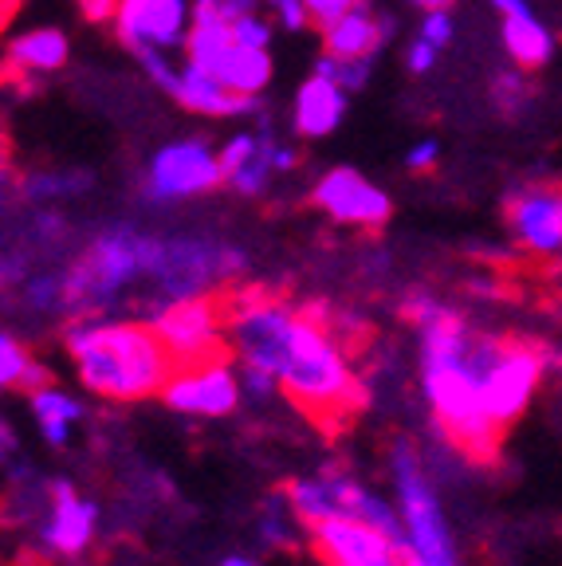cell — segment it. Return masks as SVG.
Returning <instances> with one entry per match:
<instances>
[{
	"mask_svg": "<svg viewBox=\"0 0 562 566\" xmlns=\"http://www.w3.org/2000/svg\"><path fill=\"white\" fill-rule=\"evenodd\" d=\"M229 300V354L237 366H252L280 381L303 413L323 424H343L362 406V381L323 315L291 307L268 295H225Z\"/></svg>",
	"mask_w": 562,
	"mask_h": 566,
	"instance_id": "cell-1",
	"label": "cell"
},
{
	"mask_svg": "<svg viewBox=\"0 0 562 566\" xmlns=\"http://www.w3.org/2000/svg\"><path fill=\"white\" fill-rule=\"evenodd\" d=\"M500 335L476 331L460 311L445 307L417 327V370L437 429L472 460H496L503 433L483 409V366Z\"/></svg>",
	"mask_w": 562,
	"mask_h": 566,
	"instance_id": "cell-2",
	"label": "cell"
},
{
	"mask_svg": "<svg viewBox=\"0 0 562 566\" xmlns=\"http://www.w3.org/2000/svg\"><path fill=\"white\" fill-rule=\"evenodd\" d=\"M60 346L80 386L103 401H118V406L162 398V389L177 374L166 343L154 335L146 318H67Z\"/></svg>",
	"mask_w": 562,
	"mask_h": 566,
	"instance_id": "cell-3",
	"label": "cell"
},
{
	"mask_svg": "<svg viewBox=\"0 0 562 566\" xmlns=\"http://www.w3.org/2000/svg\"><path fill=\"white\" fill-rule=\"evenodd\" d=\"M162 256L158 232L134 229V224H111L80 256L63 268V287H67V318L111 315L118 300L131 292L138 280H149Z\"/></svg>",
	"mask_w": 562,
	"mask_h": 566,
	"instance_id": "cell-4",
	"label": "cell"
},
{
	"mask_svg": "<svg viewBox=\"0 0 562 566\" xmlns=\"http://www.w3.org/2000/svg\"><path fill=\"white\" fill-rule=\"evenodd\" d=\"M389 476H394L397 512L405 520V558L417 566H465L437 484L409 437H397L389 444Z\"/></svg>",
	"mask_w": 562,
	"mask_h": 566,
	"instance_id": "cell-5",
	"label": "cell"
},
{
	"mask_svg": "<svg viewBox=\"0 0 562 566\" xmlns=\"http://www.w3.org/2000/svg\"><path fill=\"white\" fill-rule=\"evenodd\" d=\"M248 256L244 248L229 244L220 237H201V232H181V237H162L158 268L149 275L154 295L149 303H174L212 295L217 287L244 275Z\"/></svg>",
	"mask_w": 562,
	"mask_h": 566,
	"instance_id": "cell-6",
	"label": "cell"
},
{
	"mask_svg": "<svg viewBox=\"0 0 562 566\" xmlns=\"http://www.w3.org/2000/svg\"><path fill=\"white\" fill-rule=\"evenodd\" d=\"M146 323L166 343L177 366H197L225 358L229 350V300L197 295V300L149 303Z\"/></svg>",
	"mask_w": 562,
	"mask_h": 566,
	"instance_id": "cell-7",
	"label": "cell"
},
{
	"mask_svg": "<svg viewBox=\"0 0 562 566\" xmlns=\"http://www.w3.org/2000/svg\"><path fill=\"white\" fill-rule=\"evenodd\" d=\"M547 370H551V358H547L543 346L528 343V338H500L496 343V350L488 354V366H483L480 394L483 409H488L500 433H508L511 424L531 409Z\"/></svg>",
	"mask_w": 562,
	"mask_h": 566,
	"instance_id": "cell-8",
	"label": "cell"
},
{
	"mask_svg": "<svg viewBox=\"0 0 562 566\" xmlns=\"http://www.w3.org/2000/svg\"><path fill=\"white\" fill-rule=\"evenodd\" d=\"M225 186L220 169V146H209L205 138H174L149 154L142 169V201L154 209L181 205L205 197Z\"/></svg>",
	"mask_w": 562,
	"mask_h": 566,
	"instance_id": "cell-9",
	"label": "cell"
},
{
	"mask_svg": "<svg viewBox=\"0 0 562 566\" xmlns=\"http://www.w3.org/2000/svg\"><path fill=\"white\" fill-rule=\"evenodd\" d=\"M299 166V154L283 146L268 123H256L252 130H237L220 142V169L225 186L240 197H264L275 174H291Z\"/></svg>",
	"mask_w": 562,
	"mask_h": 566,
	"instance_id": "cell-10",
	"label": "cell"
},
{
	"mask_svg": "<svg viewBox=\"0 0 562 566\" xmlns=\"http://www.w3.org/2000/svg\"><path fill=\"white\" fill-rule=\"evenodd\" d=\"M111 28L131 55H185L189 32H194V0H123Z\"/></svg>",
	"mask_w": 562,
	"mask_h": 566,
	"instance_id": "cell-11",
	"label": "cell"
},
{
	"mask_svg": "<svg viewBox=\"0 0 562 566\" xmlns=\"http://www.w3.org/2000/svg\"><path fill=\"white\" fill-rule=\"evenodd\" d=\"M311 205H315L323 217H331L334 224H346V229H386L389 217H394V197L366 177L354 166H334L311 189Z\"/></svg>",
	"mask_w": 562,
	"mask_h": 566,
	"instance_id": "cell-12",
	"label": "cell"
},
{
	"mask_svg": "<svg viewBox=\"0 0 562 566\" xmlns=\"http://www.w3.org/2000/svg\"><path fill=\"white\" fill-rule=\"evenodd\" d=\"M166 409L181 417H205V421H220L232 417L244 401V386H240V366L229 358H212V363L197 366H177L169 386L162 389Z\"/></svg>",
	"mask_w": 562,
	"mask_h": 566,
	"instance_id": "cell-13",
	"label": "cell"
},
{
	"mask_svg": "<svg viewBox=\"0 0 562 566\" xmlns=\"http://www.w3.org/2000/svg\"><path fill=\"white\" fill-rule=\"evenodd\" d=\"M98 535V504L80 495L67 480L48 484V507L35 523V551L44 558H80Z\"/></svg>",
	"mask_w": 562,
	"mask_h": 566,
	"instance_id": "cell-14",
	"label": "cell"
},
{
	"mask_svg": "<svg viewBox=\"0 0 562 566\" xmlns=\"http://www.w3.org/2000/svg\"><path fill=\"white\" fill-rule=\"evenodd\" d=\"M311 547L319 551L326 566H405L402 543H394L386 531L358 515H334V520L315 523Z\"/></svg>",
	"mask_w": 562,
	"mask_h": 566,
	"instance_id": "cell-15",
	"label": "cell"
},
{
	"mask_svg": "<svg viewBox=\"0 0 562 566\" xmlns=\"http://www.w3.org/2000/svg\"><path fill=\"white\" fill-rule=\"evenodd\" d=\"M508 232L535 260L562 256V181L528 186L508 197Z\"/></svg>",
	"mask_w": 562,
	"mask_h": 566,
	"instance_id": "cell-16",
	"label": "cell"
},
{
	"mask_svg": "<svg viewBox=\"0 0 562 566\" xmlns=\"http://www.w3.org/2000/svg\"><path fill=\"white\" fill-rule=\"evenodd\" d=\"M394 32H397L394 20L374 12L366 0H362L358 9L343 12L339 20L319 28V35H323V52L339 55V60H378L382 48L394 40Z\"/></svg>",
	"mask_w": 562,
	"mask_h": 566,
	"instance_id": "cell-17",
	"label": "cell"
},
{
	"mask_svg": "<svg viewBox=\"0 0 562 566\" xmlns=\"http://www.w3.org/2000/svg\"><path fill=\"white\" fill-rule=\"evenodd\" d=\"M346 106H351V91L311 71L308 80L295 87V98H291V130L308 142L331 138L343 126Z\"/></svg>",
	"mask_w": 562,
	"mask_h": 566,
	"instance_id": "cell-18",
	"label": "cell"
},
{
	"mask_svg": "<svg viewBox=\"0 0 562 566\" xmlns=\"http://www.w3.org/2000/svg\"><path fill=\"white\" fill-rule=\"evenodd\" d=\"M169 98H174L181 111L201 115V118H248L260 111V98L237 95V91L225 87L212 71L197 67V63H189V60L181 63V75H177V87Z\"/></svg>",
	"mask_w": 562,
	"mask_h": 566,
	"instance_id": "cell-19",
	"label": "cell"
},
{
	"mask_svg": "<svg viewBox=\"0 0 562 566\" xmlns=\"http://www.w3.org/2000/svg\"><path fill=\"white\" fill-rule=\"evenodd\" d=\"M4 60H9V75H20L24 87H35L40 80H48V75L67 67L71 40H67V32L55 24L28 28V32H17L9 40Z\"/></svg>",
	"mask_w": 562,
	"mask_h": 566,
	"instance_id": "cell-20",
	"label": "cell"
},
{
	"mask_svg": "<svg viewBox=\"0 0 562 566\" xmlns=\"http://www.w3.org/2000/svg\"><path fill=\"white\" fill-rule=\"evenodd\" d=\"M500 40H503V52L511 55V63L523 71L547 67L554 60V48H559L554 32L539 20V12L531 9L528 0L500 17Z\"/></svg>",
	"mask_w": 562,
	"mask_h": 566,
	"instance_id": "cell-21",
	"label": "cell"
},
{
	"mask_svg": "<svg viewBox=\"0 0 562 566\" xmlns=\"http://www.w3.org/2000/svg\"><path fill=\"white\" fill-rule=\"evenodd\" d=\"M28 409H32V421L40 429V437L52 449H63L71 441V433H75V424L87 421V406L75 394H67L63 386H55V381L28 394Z\"/></svg>",
	"mask_w": 562,
	"mask_h": 566,
	"instance_id": "cell-22",
	"label": "cell"
},
{
	"mask_svg": "<svg viewBox=\"0 0 562 566\" xmlns=\"http://www.w3.org/2000/svg\"><path fill=\"white\" fill-rule=\"evenodd\" d=\"M220 83L229 91L244 98H260L275 80V60H272V48H244V44H232L225 52V60L212 67Z\"/></svg>",
	"mask_w": 562,
	"mask_h": 566,
	"instance_id": "cell-23",
	"label": "cell"
},
{
	"mask_svg": "<svg viewBox=\"0 0 562 566\" xmlns=\"http://www.w3.org/2000/svg\"><path fill=\"white\" fill-rule=\"evenodd\" d=\"M343 472H319V476H295L283 495H288L291 512L299 515V523H315L334 520V515H343Z\"/></svg>",
	"mask_w": 562,
	"mask_h": 566,
	"instance_id": "cell-24",
	"label": "cell"
},
{
	"mask_svg": "<svg viewBox=\"0 0 562 566\" xmlns=\"http://www.w3.org/2000/svg\"><path fill=\"white\" fill-rule=\"evenodd\" d=\"M95 177L83 174V169H32V174L20 177V197L32 209H52L71 197H83L91 189Z\"/></svg>",
	"mask_w": 562,
	"mask_h": 566,
	"instance_id": "cell-25",
	"label": "cell"
},
{
	"mask_svg": "<svg viewBox=\"0 0 562 566\" xmlns=\"http://www.w3.org/2000/svg\"><path fill=\"white\" fill-rule=\"evenodd\" d=\"M0 386L20 389V394H35V389L52 386V370L12 331L0 335Z\"/></svg>",
	"mask_w": 562,
	"mask_h": 566,
	"instance_id": "cell-26",
	"label": "cell"
},
{
	"mask_svg": "<svg viewBox=\"0 0 562 566\" xmlns=\"http://www.w3.org/2000/svg\"><path fill=\"white\" fill-rule=\"evenodd\" d=\"M232 44H237L232 40V24H225V20H194V32H189V44H185V60L212 71Z\"/></svg>",
	"mask_w": 562,
	"mask_h": 566,
	"instance_id": "cell-27",
	"label": "cell"
},
{
	"mask_svg": "<svg viewBox=\"0 0 562 566\" xmlns=\"http://www.w3.org/2000/svg\"><path fill=\"white\" fill-rule=\"evenodd\" d=\"M24 307L35 315H63L67 311V287H63V268L60 272H32L24 275Z\"/></svg>",
	"mask_w": 562,
	"mask_h": 566,
	"instance_id": "cell-28",
	"label": "cell"
},
{
	"mask_svg": "<svg viewBox=\"0 0 562 566\" xmlns=\"http://www.w3.org/2000/svg\"><path fill=\"white\" fill-rule=\"evenodd\" d=\"M492 103L503 118H519L531 106V83L523 67H503L492 75Z\"/></svg>",
	"mask_w": 562,
	"mask_h": 566,
	"instance_id": "cell-29",
	"label": "cell"
},
{
	"mask_svg": "<svg viewBox=\"0 0 562 566\" xmlns=\"http://www.w3.org/2000/svg\"><path fill=\"white\" fill-rule=\"evenodd\" d=\"M295 527H299V515L291 512L288 495H268L264 512H260V535H264V543L291 547L295 543Z\"/></svg>",
	"mask_w": 562,
	"mask_h": 566,
	"instance_id": "cell-30",
	"label": "cell"
},
{
	"mask_svg": "<svg viewBox=\"0 0 562 566\" xmlns=\"http://www.w3.org/2000/svg\"><path fill=\"white\" fill-rule=\"evenodd\" d=\"M315 75H323V80H334L339 87H346L351 95H358L362 87L370 83V75H374V60H339V55H319L315 60Z\"/></svg>",
	"mask_w": 562,
	"mask_h": 566,
	"instance_id": "cell-31",
	"label": "cell"
},
{
	"mask_svg": "<svg viewBox=\"0 0 562 566\" xmlns=\"http://www.w3.org/2000/svg\"><path fill=\"white\" fill-rule=\"evenodd\" d=\"M272 35H275V24L264 9L244 12L240 20H232V40L244 48H272Z\"/></svg>",
	"mask_w": 562,
	"mask_h": 566,
	"instance_id": "cell-32",
	"label": "cell"
},
{
	"mask_svg": "<svg viewBox=\"0 0 562 566\" xmlns=\"http://www.w3.org/2000/svg\"><path fill=\"white\" fill-rule=\"evenodd\" d=\"M264 12L272 17V24L280 28V32H308L315 20H311V9L303 4V0H264Z\"/></svg>",
	"mask_w": 562,
	"mask_h": 566,
	"instance_id": "cell-33",
	"label": "cell"
},
{
	"mask_svg": "<svg viewBox=\"0 0 562 566\" xmlns=\"http://www.w3.org/2000/svg\"><path fill=\"white\" fill-rule=\"evenodd\" d=\"M134 60L142 63V71L149 75V83H154V87L166 91V95H174L177 75H181V63H174V55H166V52H138Z\"/></svg>",
	"mask_w": 562,
	"mask_h": 566,
	"instance_id": "cell-34",
	"label": "cell"
},
{
	"mask_svg": "<svg viewBox=\"0 0 562 566\" xmlns=\"http://www.w3.org/2000/svg\"><path fill=\"white\" fill-rule=\"evenodd\" d=\"M240 386H244V401H252V406H268L275 394H283L272 374L252 370V366H240Z\"/></svg>",
	"mask_w": 562,
	"mask_h": 566,
	"instance_id": "cell-35",
	"label": "cell"
},
{
	"mask_svg": "<svg viewBox=\"0 0 562 566\" xmlns=\"http://www.w3.org/2000/svg\"><path fill=\"white\" fill-rule=\"evenodd\" d=\"M67 232L63 217L55 209H35V221L28 224V244H40V248H55V240Z\"/></svg>",
	"mask_w": 562,
	"mask_h": 566,
	"instance_id": "cell-36",
	"label": "cell"
},
{
	"mask_svg": "<svg viewBox=\"0 0 562 566\" xmlns=\"http://www.w3.org/2000/svg\"><path fill=\"white\" fill-rule=\"evenodd\" d=\"M437 161H440V142L437 138H422L405 150V169H409V174H433Z\"/></svg>",
	"mask_w": 562,
	"mask_h": 566,
	"instance_id": "cell-37",
	"label": "cell"
},
{
	"mask_svg": "<svg viewBox=\"0 0 562 566\" xmlns=\"http://www.w3.org/2000/svg\"><path fill=\"white\" fill-rule=\"evenodd\" d=\"M437 63H440V48H433L429 40H422V35H417V40H409V44H405V67L414 71V75H429Z\"/></svg>",
	"mask_w": 562,
	"mask_h": 566,
	"instance_id": "cell-38",
	"label": "cell"
},
{
	"mask_svg": "<svg viewBox=\"0 0 562 566\" xmlns=\"http://www.w3.org/2000/svg\"><path fill=\"white\" fill-rule=\"evenodd\" d=\"M440 307H445V303H440L433 292H414V295H405V303H402V315L409 318V323H414V327H425V323H429V318L437 315Z\"/></svg>",
	"mask_w": 562,
	"mask_h": 566,
	"instance_id": "cell-39",
	"label": "cell"
},
{
	"mask_svg": "<svg viewBox=\"0 0 562 566\" xmlns=\"http://www.w3.org/2000/svg\"><path fill=\"white\" fill-rule=\"evenodd\" d=\"M422 40H429L433 48H440L445 52L448 44H452V12H425L422 20Z\"/></svg>",
	"mask_w": 562,
	"mask_h": 566,
	"instance_id": "cell-40",
	"label": "cell"
},
{
	"mask_svg": "<svg viewBox=\"0 0 562 566\" xmlns=\"http://www.w3.org/2000/svg\"><path fill=\"white\" fill-rule=\"evenodd\" d=\"M311 9V20H315V28H323V24H331V20H339L343 12H351V9H358L362 0H303Z\"/></svg>",
	"mask_w": 562,
	"mask_h": 566,
	"instance_id": "cell-41",
	"label": "cell"
},
{
	"mask_svg": "<svg viewBox=\"0 0 562 566\" xmlns=\"http://www.w3.org/2000/svg\"><path fill=\"white\" fill-rule=\"evenodd\" d=\"M75 4H80V17L91 24H111L123 0H75Z\"/></svg>",
	"mask_w": 562,
	"mask_h": 566,
	"instance_id": "cell-42",
	"label": "cell"
},
{
	"mask_svg": "<svg viewBox=\"0 0 562 566\" xmlns=\"http://www.w3.org/2000/svg\"><path fill=\"white\" fill-rule=\"evenodd\" d=\"M414 4H417V9H425V12H448L457 0H414Z\"/></svg>",
	"mask_w": 562,
	"mask_h": 566,
	"instance_id": "cell-43",
	"label": "cell"
},
{
	"mask_svg": "<svg viewBox=\"0 0 562 566\" xmlns=\"http://www.w3.org/2000/svg\"><path fill=\"white\" fill-rule=\"evenodd\" d=\"M220 566H260L252 555H229V558H220Z\"/></svg>",
	"mask_w": 562,
	"mask_h": 566,
	"instance_id": "cell-44",
	"label": "cell"
},
{
	"mask_svg": "<svg viewBox=\"0 0 562 566\" xmlns=\"http://www.w3.org/2000/svg\"><path fill=\"white\" fill-rule=\"evenodd\" d=\"M0 437H4V441H0V449H4V452L17 449V437H12V424H4V429H0Z\"/></svg>",
	"mask_w": 562,
	"mask_h": 566,
	"instance_id": "cell-45",
	"label": "cell"
},
{
	"mask_svg": "<svg viewBox=\"0 0 562 566\" xmlns=\"http://www.w3.org/2000/svg\"><path fill=\"white\" fill-rule=\"evenodd\" d=\"M519 4H523V0H492V9L500 12V17H503V12H511V9H519Z\"/></svg>",
	"mask_w": 562,
	"mask_h": 566,
	"instance_id": "cell-46",
	"label": "cell"
},
{
	"mask_svg": "<svg viewBox=\"0 0 562 566\" xmlns=\"http://www.w3.org/2000/svg\"><path fill=\"white\" fill-rule=\"evenodd\" d=\"M405 566H417V563H409V558H405Z\"/></svg>",
	"mask_w": 562,
	"mask_h": 566,
	"instance_id": "cell-47",
	"label": "cell"
}]
</instances>
